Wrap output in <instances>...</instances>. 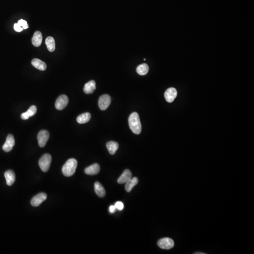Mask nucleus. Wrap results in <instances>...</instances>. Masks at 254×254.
<instances>
[{
  "label": "nucleus",
  "mask_w": 254,
  "mask_h": 254,
  "mask_svg": "<svg viewBox=\"0 0 254 254\" xmlns=\"http://www.w3.org/2000/svg\"><path fill=\"white\" fill-rule=\"evenodd\" d=\"M106 147L109 153L112 155L115 154L119 148V144L114 141H110L106 144Z\"/></svg>",
  "instance_id": "nucleus-20"
},
{
  "label": "nucleus",
  "mask_w": 254,
  "mask_h": 254,
  "mask_svg": "<svg viewBox=\"0 0 254 254\" xmlns=\"http://www.w3.org/2000/svg\"><path fill=\"white\" fill-rule=\"evenodd\" d=\"M42 41V34L40 31H36L34 33L32 39L33 44L35 47H39L41 45Z\"/></svg>",
  "instance_id": "nucleus-14"
},
{
  "label": "nucleus",
  "mask_w": 254,
  "mask_h": 254,
  "mask_svg": "<svg viewBox=\"0 0 254 254\" xmlns=\"http://www.w3.org/2000/svg\"><path fill=\"white\" fill-rule=\"evenodd\" d=\"M149 66L146 64H143L138 65L137 68V72L140 75H145L148 73Z\"/></svg>",
  "instance_id": "nucleus-23"
},
{
  "label": "nucleus",
  "mask_w": 254,
  "mask_h": 254,
  "mask_svg": "<svg viewBox=\"0 0 254 254\" xmlns=\"http://www.w3.org/2000/svg\"><path fill=\"white\" fill-rule=\"evenodd\" d=\"M194 254H205V253H200V252H198H198H197V253H194Z\"/></svg>",
  "instance_id": "nucleus-28"
},
{
  "label": "nucleus",
  "mask_w": 254,
  "mask_h": 254,
  "mask_svg": "<svg viewBox=\"0 0 254 254\" xmlns=\"http://www.w3.org/2000/svg\"><path fill=\"white\" fill-rule=\"evenodd\" d=\"M51 155L48 153L43 155L40 159L39 166L43 172H46L48 171L51 164Z\"/></svg>",
  "instance_id": "nucleus-3"
},
{
  "label": "nucleus",
  "mask_w": 254,
  "mask_h": 254,
  "mask_svg": "<svg viewBox=\"0 0 254 254\" xmlns=\"http://www.w3.org/2000/svg\"><path fill=\"white\" fill-rule=\"evenodd\" d=\"M111 102V97L107 94L103 95L99 97L98 100V106L100 110H106L109 107Z\"/></svg>",
  "instance_id": "nucleus-4"
},
{
  "label": "nucleus",
  "mask_w": 254,
  "mask_h": 254,
  "mask_svg": "<svg viewBox=\"0 0 254 254\" xmlns=\"http://www.w3.org/2000/svg\"><path fill=\"white\" fill-rule=\"evenodd\" d=\"M4 177L6 180L7 185L11 186L14 184L15 181V175L12 170H9L4 173Z\"/></svg>",
  "instance_id": "nucleus-13"
},
{
  "label": "nucleus",
  "mask_w": 254,
  "mask_h": 254,
  "mask_svg": "<svg viewBox=\"0 0 254 254\" xmlns=\"http://www.w3.org/2000/svg\"><path fill=\"white\" fill-rule=\"evenodd\" d=\"M100 168L97 163L92 164L85 169V173L88 175H96L99 173Z\"/></svg>",
  "instance_id": "nucleus-12"
},
{
  "label": "nucleus",
  "mask_w": 254,
  "mask_h": 254,
  "mask_svg": "<svg viewBox=\"0 0 254 254\" xmlns=\"http://www.w3.org/2000/svg\"><path fill=\"white\" fill-rule=\"evenodd\" d=\"M94 189H95V192L97 194V196L101 198L105 197V193H106L105 189L100 183L98 182L95 183L94 185Z\"/></svg>",
  "instance_id": "nucleus-18"
},
{
  "label": "nucleus",
  "mask_w": 254,
  "mask_h": 254,
  "mask_svg": "<svg viewBox=\"0 0 254 254\" xmlns=\"http://www.w3.org/2000/svg\"><path fill=\"white\" fill-rule=\"evenodd\" d=\"M50 137V134L47 130H42L40 131L37 136L38 144L41 147L45 146L47 141H48Z\"/></svg>",
  "instance_id": "nucleus-5"
},
{
  "label": "nucleus",
  "mask_w": 254,
  "mask_h": 254,
  "mask_svg": "<svg viewBox=\"0 0 254 254\" xmlns=\"http://www.w3.org/2000/svg\"><path fill=\"white\" fill-rule=\"evenodd\" d=\"M116 207H115V206H113V205H112L109 207V211L112 213H114L116 211Z\"/></svg>",
  "instance_id": "nucleus-27"
},
{
  "label": "nucleus",
  "mask_w": 254,
  "mask_h": 254,
  "mask_svg": "<svg viewBox=\"0 0 254 254\" xmlns=\"http://www.w3.org/2000/svg\"><path fill=\"white\" fill-rule=\"evenodd\" d=\"M177 95L176 89L174 88H170L165 91L164 97L166 101L169 103H172L176 98Z\"/></svg>",
  "instance_id": "nucleus-10"
},
{
  "label": "nucleus",
  "mask_w": 254,
  "mask_h": 254,
  "mask_svg": "<svg viewBox=\"0 0 254 254\" xmlns=\"http://www.w3.org/2000/svg\"><path fill=\"white\" fill-rule=\"evenodd\" d=\"M31 63L35 68L41 71H44L47 68L46 63L38 58H34L33 59Z\"/></svg>",
  "instance_id": "nucleus-17"
},
{
  "label": "nucleus",
  "mask_w": 254,
  "mask_h": 254,
  "mask_svg": "<svg viewBox=\"0 0 254 254\" xmlns=\"http://www.w3.org/2000/svg\"><path fill=\"white\" fill-rule=\"evenodd\" d=\"M18 24L23 28V29H26L28 28V25H27V22L25 20L21 19L19 20L18 22Z\"/></svg>",
  "instance_id": "nucleus-24"
},
{
  "label": "nucleus",
  "mask_w": 254,
  "mask_h": 254,
  "mask_svg": "<svg viewBox=\"0 0 254 254\" xmlns=\"http://www.w3.org/2000/svg\"><path fill=\"white\" fill-rule=\"evenodd\" d=\"M129 124L132 132L138 135L142 130V125L140 122L139 115L136 112L131 113L129 118Z\"/></svg>",
  "instance_id": "nucleus-1"
},
{
  "label": "nucleus",
  "mask_w": 254,
  "mask_h": 254,
  "mask_svg": "<svg viewBox=\"0 0 254 254\" xmlns=\"http://www.w3.org/2000/svg\"><path fill=\"white\" fill-rule=\"evenodd\" d=\"M77 164L78 162L75 159L72 158L68 160L62 168L63 175L67 177L73 175L76 171Z\"/></svg>",
  "instance_id": "nucleus-2"
},
{
  "label": "nucleus",
  "mask_w": 254,
  "mask_h": 254,
  "mask_svg": "<svg viewBox=\"0 0 254 254\" xmlns=\"http://www.w3.org/2000/svg\"><path fill=\"white\" fill-rule=\"evenodd\" d=\"M68 102L69 99L66 95H61L57 98L56 101L55 107L57 110H63L67 106Z\"/></svg>",
  "instance_id": "nucleus-7"
},
{
  "label": "nucleus",
  "mask_w": 254,
  "mask_h": 254,
  "mask_svg": "<svg viewBox=\"0 0 254 254\" xmlns=\"http://www.w3.org/2000/svg\"><path fill=\"white\" fill-rule=\"evenodd\" d=\"M138 182V178L137 177L131 178L129 181H128L125 185V190L127 192H130L134 186L137 184Z\"/></svg>",
  "instance_id": "nucleus-19"
},
{
  "label": "nucleus",
  "mask_w": 254,
  "mask_h": 254,
  "mask_svg": "<svg viewBox=\"0 0 254 254\" xmlns=\"http://www.w3.org/2000/svg\"><path fill=\"white\" fill-rule=\"evenodd\" d=\"M15 145V139L14 137L11 134H9L7 136L6 142L2 146V149L6 152H9L12 150Z\"/></svg>",
  "instance_id": "nucleus-8"
},
{
  "label": "nucleus",
  "mask_w": 254,
  "mask_h": 254,
  "mask_svg": "<svg viewBox=\"0 0 254 254\" xmlns=\"http://www.w3.org/2000/svg\"><path fill=\"white\" fill-rule=\"evenodd\" d=\"M158 245L163 249H170L174 246V242L169 238H164L160 240L158 242Z\"/></svg>",
  "instance_id": "nucleus-6"
},
{
  "label": "nucleus",
  "mask_w": 254,
  "mask_h": 254,
  "mask_svg": "<svg viewBox=\"0 0 254 254\" xmlns=\"http://www.w3.org/2000/svg\"><path fill=\"white\" fill-rule=\"evenodd\" d=\"M132 178V173L129 169H126L124 170L122 175L118 179V183L119 184H123L126 183L128 181H129Z\"/></svg>",
  "instance_id": "nucleus-11"
},
{
  "label": "nucleus",
  "mask_w": 254,
  "mask_h": 254,
  "mask_svg": "<svg viewBox=\"0 0 254 254\" xmlns=\"http://www.w3.org/2000/svg\"><path fill=\"white\" fill-rule=\"evenodd\" d=\"M37 112V107L35 105H32L29 108L26 112L24 113L21 115V118L23 120H26L29 119V117L34 116Z\"/></svg>",
  "instance_id": "nucleus-15"
},
{
  "label": "nucleus",
  "mask_w": 254,
  "mask_h": 254,
  "mask_svg": "<svg viewBox=\"0 0 254 254\" xmlns=\"http://www.w3.org/2000/svg\"><path fill=\"white\" fill-rule=\"evenodd\" d=\"M14 28L15 31L18 32H20L23 29V28L18 24V23L14 24Z\"/></svg>",
  "instance_id": "nucleus-26"
},
{
  "label": "nucleus",
  "mask_w": 254,
  "mask_h": 254,
  "mask_svg": "<svg viewBox=\"0 0 254 254\" xmlns=\"http://www.w3.org/2000/svg\"><path fill=\"white\" fill-rule=\"evenodd\" d=\"M96 89V82L92 80L89 81L85 84L83 90L86 94H91L93 93Z\"/></svg>",
  "instance_id": "nucleus-16"
},
{
  "label": "nucleus",
  "mask_w": 254,
  "mask_h": 254,
  "mask_svg": "<svg viewBox=\"0 0 254 254\" xmlns=\"http://www.w3.org/2000/svg\"><path fill=\"white\" fill-rule=\"evenodd\" d=\"M47 195L45 193H40L33 197L31 201V205L34 207H38L47 199Z\"/></svg>",
  "instance_id": "nucleus-9"
},
{
  "label": "nucleus",
  "mask_w": 254,
  "mask_h": 254,
  "mask_svg": "<svg viewBox=\"0 0 254 254\" xmlns=\"http://www.w3.org/2000/svg\"><path fill=\"white\" fill-rule=\"evenodd\" d=\"M91 115L89 113H85L78 116L77 121L79 124H84L87 123L90 120Z\"/></svg>",
  "instance_id": "nucleus-21"
},
{
  "label": "nucleus",
  "mask_w": 254,
  "mask_h": 254,
  "mask_svg": "<svg viewBox=\"0 0 254 254\" xmlns=\"http://www.w3.org/2000/svg\"><path fill=\"white\" fill-rule=\"evenodd\" d=\"M45 43L47 49L50 52H53L55 50V42L54 38L51 36H49L46 38Z\"/></svg>",
  "instance_id": "nucleus-22"
},
{
  "label": "nucleus",
  "mask_w": 254,
  "mask_h": 254,
  "mask_svg": "<svg viewBox=\"0 0 254 254\" xmlns=\"http://www.w3.org/2000/svg\"><path fill=\"white\" fill-rule=\"evenodd\" d=\"M114 206L117 209L120 210H122L124 208V204L121 201H117L115 203Z\"/></svg>",
  "instance_id": "nucleus-25"
}]
</instances>
